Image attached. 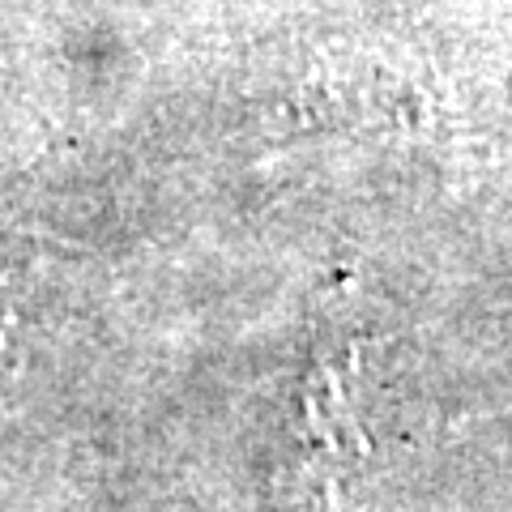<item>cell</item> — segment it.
Wrapping results in <instances>:
<instances>
[{
	"label": "cell",
	"mask_w": 512,
	"mask_h": 512,
	"mask_svg": "<svg viewBox=\"0 0 512 512\" xmlns=\"http://www.w3.org/2000/svg\"><path fill=\"white\" fill-rule=\"evenodd\" d=\"M9 338H13V308L0 295V367H5V355H9Z\"/></svg>",
	"instance_id": "cell-2"
},
{
	"label": "cell",
	"mask_w": 512,
	"mask_h": 512,
	"mask_svg": "<svg viewBox=\"0 0 512 512\" xmlns=\"http://www.w3.org/2000/svg\"><path fill=\"white\" fill-rule=\"evenodd\" d=\"M363 461V342L325 333L299 372L286 431V495L295 512H346Z\"/></svg>",
	"instance_id": "cell-1"
}]
</instances>
